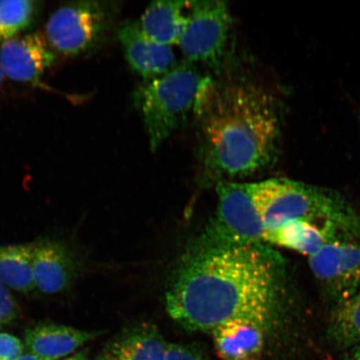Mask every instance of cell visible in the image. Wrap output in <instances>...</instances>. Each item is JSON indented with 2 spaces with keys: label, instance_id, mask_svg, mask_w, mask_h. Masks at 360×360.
I'll use <instances>...</instances> for the list:
<instances>
[{
  "label": "cell",
  "instance_id": "obj_14",
  "mask_svg": "<svg viewBox=\"0 0 360 360\" xmlns=\"http://www.w3.org/2000/svg\"><path fill=\"white\" fill-rule=\"evenodd\" d=\"M191 2L154 1L143 11L139 24L148 37L169 45L179 44L190 17Z\"/></svg>",
  "mask_w": 360,
  "mask_h": 360
},
{
  "label": "cell",
  "instance_id": "obj_20",
  "mask_svg": "<svg viewBox=\"0 0 360 360\" xmlns=\"http://www.w3.org/2000/svg\"><path fill=\"white\" fill-rule=\"evenodd\" d=\"M20 315V308L10 288L0 282V330L11 326Z\"/></svg>",
  "mask_w": 360,
  "mask_h": 360
},
{
  "label": "cell",
  "instance_id": "obj_2",
  "mask_svg": "<svg viewBox=\"0 0 360 360\" xmlns=\"http://www.w3.org/2000/svg\"><path fill=\"white\" fill-rule=\"evenodd\" d=\"M195 116L202 173L216 183L269 167L280 150L281 119L266 89L233 74L211 79Z\"/></svg>",
  "mask_w": 360,
  "mask_h": 360
},
{
  "label": "cell",
  "instance_id": "obj_16",
  "mask_svg": "<svg viewBox=\"0 0 360 360\" xmlns=\"http://www.w3.org/2000/svg\"><path fill=\"white\" fill-rule=\"evenodd\" d=\"M168 345L155 327L145 325L129 328L105 351L116 360H165Z\"/></svg>",
  "mask_w": 360,
  "mask_h": 360
},
{
  "label": "cell",
  "instance_id": "obj_3",
  "mask_svg": "<svg viewBox=\"0 0 360 360\" xmlns=\"http://www.w3.org/2000/svg\"><path fill=\"white\" fill-rule=\"evenodd\" d=\"M253 197L265 232L290 220H303L360 236L359 215L339 193L328 188L292 179H270L253 183Z\"/></svg>",
  "mask_w": 360,
  "mask_h": 360
},
{
  "label": "cell",
  "instance_id": "obj_27",
  "mask_svg": "<svg viewBox=\"0 0 360 360\" xmlns=\"http://www.w3.org/2000/svg\"><path fill=\"white\" fill-rule=\"evenodd\" d=\"M4 73H3V71L1 70V68H0V85L2 84L3 83V81H4Z\"/></svg>",
  "mask_w": 360,
  "mask_h": 360
},
{
  "label": "cell",
  "instance_id": "obj_7",
  "mask_svg": "<svg viewBox=\"0 0 360 360\" xmlns=\"http://www.w3.org/2000/svg\"><path fill=\"white\" fill-rule=\"evenodd\" d=\"M232 24L227 2L191 1L188 25L178 44L186 62L220 69L227 55Z\"/></svg>",
  "mask_w": 360,
  "mask_h": 360
},
{
  "label": "cell",
  "instance_id": "obj_17",
  "mask_svg": "<svg viewBox=\"0 0 360 360\" xmlns=\"http://www.w3.org/2000/svg\"><path fill=\"white\" fill-rule=\"evenodd\" d=\"M34 250V243L0 245V282L22 294L36 290L33 278Z\"/></svg>",
  "mask_w": 360,
  "mask_h": 360
},
{
  "label": "cell",
  "instance_id": "obj_8",
  "mask_svg": "<svg viewBox=\"0 0 360 360\" xmlns=\"http://www.w3.org/2000/svg\"><path fill=\"white\" fill-rule=\"evenodd\" d=\"M310 269L335 305L360 290V236L336 233L308 258Z\"/></svg>",
  "mask_w": 360,
  "mask_h": 360
},
{
  "label": "cell",
  "instance_id": "obj_10",
  "mask_svg": "<svg viewBox=\"0 0 360 360\" xmlns=\"http://www.w3.org/2000/svg\"><path fill=\"white\" fill-rule=\"evenodd\" d=\"M118 38L129 67L143 81L160 77L179 64L172 46L148 37L139 21H124L119 27Z\"/></svg>",
  "mask_w": 360,
  "mask_h": 360
},
{
  "label": "cell",
  "instance_id": "obj_15",
  "mask_svg": "<svg viewBox=\"0 0 360 360\" xmlns=\"http://www.w3.org/2000/svg\"><path fill=\"white\" fill-rule=\"evenodd\" d=\"M342 231L348 232L332 225L290 220L272 231L265 232L264 242L286 248L309 258L317 253L336 233Z\"/></svg>",
  "mask_w": 360,
  "mask_h": 360
},
{
  "label": "cell",
  "instance_id": "obj_6",
  "mask_svg": "<svg viewBox=\"0 0 360 360\" xmlns=\"http://www.w3.org/2000/svg\"><path fill=\"white\" fill-rule=\"evenodd\" d=\"M115 21L110 3L84 0L68 2L53 11L45 34L53 51L65 57L92 52L105 41Z\"/></svg>",
  "mask_w": 360,
  "mask_h": 360
},
{
  "label": "cell",
  "instance_id": "obj_26",
  "mask_svg": "<svg viewBox=\"0 0 360 360\" xmlns=\"http://www.w3.org/2000/svg\"><path fill=\"white\" fill-rule=\"evenodd\" d=\"M352 360H360V345L356 346Z\"/></svg>",
  "mask_w": 360,
  "mask_h": 360
},
{
  "label": "cell",
  "instance_id": "obj_4",
  "mask_svg": "<svg viewBox=\"0 0 360 360\" xmlns=\"http://www.w3.org/2000/svg\"><path fill=\"white\" fill-rule=\"evenodd\" d=\"M211 79L186 61L160 77L143 81L135 89L134 106L145 125L152 151L195 115L198 101Z\"/></svg>",
  "mask_w": 360,
  "mask_h": 360
},
{
  "label": "cell",
  "instance_id": "obj_19",
  "mask_svg": "<svg viewBox=\"0 0 360 360\" xmlns=\"http://www.w3.org/2000/svg\"><path fill=\"white\" fill-rule=\"evenodd\" d=\"M41 8L33 0H0V44L30 29Z\"/></svg>",
  "mask_w": 360,
  "mask_h": 360
},
{
  "label": "cell",
  "instance_id": "obj_11",
  "mask_svg": "<svg viewBox=\"0 0 360 360\" xmlns=\"http://www.w3.org/2000/svg\"><path fill=\"white\" fill-rule=\"evenodd\" d=\"M79 264L64 243L52 238L34 242L33 278L35 289L46 295L65 292L79 276Z\"/></svg>",
  "mask_w": 360,
  "mask_h": 360
},
{
  "label": "cell",
  "instance_id": "obj_12",
  "mask_svg": "<svg viewBox=\"0 0 360 360\" xmlns=\"http://www.w3.org/2000/svg\"><path fill=\"white\" fill-rule=\"evenodd\" d=\"M267 330L245 319L225 322L211 332L216 352L223 360L262 359Z\"/></svg>",
  "mask_w": 360,
  "mask_h": 360
},
{
  "label": "cell",
  "instance_id": "obj_22",
  "mask_svg": "<svg viewBox=\"0 0 360 360\" xmlns=\"http://www.w3.org/2000/svg\"><path fill=\"white\" fill-rule=\"evenodd\" d=\"M165 360H209L205 355L193 346L169 344Z\"/></svg>",
  "mask_w": 360,
  "mask_h": 360
},
{
  "label": "cell",
  "instance_id": "obj_25",
  "mask_svg": "<svg viewBox=\"0 0 360 360\" xmlns=\"http://www.w3.org/2000/svg\"><path fill=\"white\" fill-rule=\"evenodd\" d=\"M94 360H116L110 353H108L107 351H105L103 354L98 355Z\"/></svg>",
  "mask_w": 360,
  "mask_h": 360
},
{
  "label": "cell",
  "instance_id": "obj_5",
  "mask_svg": "<svg viewBox=\"0 0 360 360\" xmlns=\"http://www.w3.org/2000/svg\"><path fill=\"white\" fill-rule=\"evenodd\" d=\"M218 205L214 217L191 247H236L262 244L264 227L253 197V183H216Z\"/></svg>",
  "mask_w": 360,
  "mask_h": 360
},
{
  "label": "cell",
  "instance_id": "obj_23",
  "mask_svg": "<svg viewBox=\"0 0 360 360\" xmlns=\"http://www.w3.org/2000/svg\"><path fill=\"white\" fill-rule=\"evenodd\" d=\"M63 360H89V351L87 349L80 351V352L75 354L74 356Z\"/></svg>",
  "mask_w": 360,
  "mask_h": 360
},
{
  "label": "cell",
  "instance_id": "obj_13",
  "mask_svg": "<svg viewBox=\"0 0 360 360\" xmlns=\"http://www.w3.org/2000/svg\"><path fill=\"white\" fill-rule=\"evenodd\" d=\"M101 331H86L53 323H39L25 331V344L34 354L46 360H57L75 352L87 342L96 339Z\"/></svg>",
  "mask_w": 360,
  "mask_h": 360
},
{
  "label": "cell",
  "instance_id": "obj_18",
  "mask_svg": "<svg viewBox=\"0 0 360 360\" xmlns=\"http://www.w3.org/2000/svg\"><path fill=\"white\" fill-rule=\"evenodd\" d=\"M328 334L340 348L360 345V290L347 300L335 305Z\"/></svg>",
  "mask_w": 360,
  "mask_h": 360
},
{
  "label": "cell",
  "instance_id": "obj_1",
  "mask_svg": "<svg viewBox=\"0 0 360 360\" xmlns=\"http://www.w3.org/2000/svg\"><path fill=\"white\" fill-rule=\"evenodd\" d=\"M281 294V258L262 244L190 247L165 294L173 321L188 331L212 332L237 319L266 330L276 317Z\"/></svg>",
  "mask_w": 360,
  "mask_h": 360
},
{
  "label": "cell",
  "instance_id": "obj_21",
  "mask_svg": "<svg viewBox=\"0 0 360 360\" xmlns=\"http://www.w3.org/2000/svg\"><path fill=\"white\" fill-rule=\"evenodd\" d=\"M24 345L17 337L0 333V360H15L24 352Z\"/></svg>",
  "mask_w": 360,
  "mask_h": 360
},
{
  "label": "cell",
  "instance_id": "obj_9",
  "mask_svg": "<svg viewBox=\"0 0 360 360\" xmlns=\"http://www.w3.org/2000/svg\"><path fill=\"white\" fill-rule=\"evenodd\" d=\"M56 60V52L39 33L16 36L0 48V68L4 75L18 82L39 84Z\"/></svg>",
  "mask_w": 360,
  "mask_h": 360
},
{
  "label": "cell",
  "instance_id": "obj_24",
  "mask_svg": "<svg viewBox=\"0 0 360 360\" xmlns=\"http://www.w3.org/2000/svg\"><path fill=\"white\" fill-rule=\"evenodd\" d=\"M15 360H46L41 357L37 356L34 354H28L25 355H21L20 357L16 359Z\"/></svg>",
  "mask_w": 360,
  "mask_h": 360
}]
</instances>
